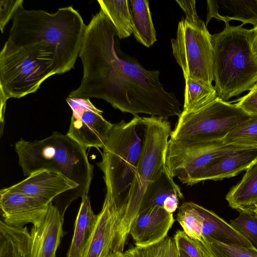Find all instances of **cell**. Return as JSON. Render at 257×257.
Wrapping results in <instances>:
<instances>
[{"instance_id": "cell-33", "label": "cell", "mask_w": 257, "mask_h": 257, "mask_svg": "<svg viewBox=\"0 0 257 257\" xmlns=\"http://www.w3.org/2000/svg\"><path fill=\"white\" fill-rule=\"evenodd\" d=\"M23 0L0 1V29L2 33L9 21L23 6Z\"/></svg>"}, {"instance_id": "cell-19", "label": "cell", "mask_w": 257, "mask_h": 257, "mask_svg": "<svg viewBox=\"0 0 257 257\" xmlns=\"http://www.w3.org/2000/svg\"><path fill=\"white\" fill-rule=\"evenodd\" d=\"M207 26L212 18L225 23L231 20L257 27V0H208Z\"/></svg>"}, {"instance_id": "cell-2", "label": "cell", "mask_w": 257, "mask_h": 257, "mask_svg": "<svg viewBox=\"0 0 257 257\" xmlns=\"http://www.w3.org/2000/svg\"><path fill=\"white\" fill-rule=\"evenodd\" d=\"M86 27L72 6L54 13L22 6L13 18L7 41L52 60L55 74H63L74 67Z\"/></svg>"}, {"instance_id": "cell-18", "label": "cell", "mask_w": 257, "mask_h": 257, "mask_svg": "<svg viewBox=\"0 0 257 257\" xmlns=\"http://www.w3.org/2000/svg\"><path fill=\"white\" fill-rule=\"evenodd\" d=\"M183 198L180 188L175 183L166 166L159 176L148 186L139 213L155 206L163 207L173 213L178 208L179 200Z\"/></svg>"}, {"instance_id": "cell-36", "label": "cell", "mask_w": 257, "mask_h": 257, "mask_svg": "<svg viewBox=\"0 0 257 257\" xmlns=\"http://www.w3.org/2000/svg\"><path fill=\"white\" fill-rule=\"evenodd\" d=\"M250 43L253 56L257 62V27L251 29Z\"/></svg>"}, {"instance_id": "cell-29", "label": "cell", "mask_w": 257, "mask_h": 257, "mask_svg": "<svg viewBox=\"0 0 257 257\" xmlns=\"http://www.w3.org/2000/svg\"><path fill=\"white\" fill-rule=\"evenodd\" d=\"M123 257H179V250L174 238L167 236L151 245L130 248L123 252Z\"/></svg>"}, {"instance_id": "cell-27", "label": "cell", "mask_w": 257, "mask_h": 257, "mask_svg": "<svg viewBox=\"0 0 257 257\" xmlns=\"http://www.w3.org/2000/svg\"><path fill=\"white\" fill-rule=\"evenodd\" d=\"M177 220L188 236L201 241L203 218L198 209V204L192 202L183 203L179 207Z\"/></svg>"}, {"instance_id": "cell-6", "label": "cell", "mask_w": 257, "mask_h": 257, "mask_svg": "<svg viewBox=\"0 0 257 257\" xmlns=\"http://www.w3.org/2000/svg\"><path fill=\"white\" fill-rule=\"evenodd\" d=\"M146 129L141 157L128 193L121 208L112 246V252H123L130 228L140 211L149 184L166 167V153L171 125L167 119L151 116L144 117Z\"/></svg>"}, {"instance_id": "cell-1", "label": "cell", "mask_w": 257, "mask_h": 257, "mask_svg": "<svg viewBox=\"0 0 257 257\" xmlns=\"http://www.w3.org/2000/svg\"><path fill=\"white\" fill-rule=\"evenodd\" d=\"M116 29L103 12L86 25L79 54L83 66L79 86L69 97L101 99L115 109L167 119L179 116L181 104L160 81L159 70H148L134 58L117 51Z\"/></svg>"}, {"instance_id": "cell-13", "label": "cell", "mask_w": 257, "mask_h": 257, "mask_svg": "<svg viewBox=\"0 0 257 257\" xmlns=\"http://www.w3.org/2000/svg\"><path fill=\"white\" fill-rule=\"evenodd\" d=\"M50 202L11 190L8 187L0 191V207L4 222L15 227H24L28 223L38 226L46 215Z\"/></svg>"}, {"instance_id": "cell-5", "label": "cell", "mask_w": 257, "mask_h": 257, "mask_svg": "<svg viewBox=\"0 0 257 257\" xmlns=\"http://www.w3.org/2000/svg\"><path fill=\"white\" fill-rule=\"evenodd\" d=\"M223 30L212 35L214 88L226 101L249 91L257 82V62L250 43L251 29L226 23Z\"/></svg>"}, {"instance_id": "cell-4", "label": "cell", "mask_w": 257, "mask_h": 257, "mask_svg": "<svg viewBox=\"0 0 257 257\" xmlns=\"http://www.w3.org/2000/svg\"><path fill=\"white\" fill-rule=\"evenodd\" d=\"M146 129L144 117L140 116L113 124L102 149L97 165L103 173L105 198L120 211L141 157Z\"/></svg>"}, {"instance_id": "cell-3", "label": "cell", "mask_w": 257, "mask_h": 257, "mask_svg": "<svg viewBox=\"0 0 257 257\" xmlns=\"http://www.w3.org/2000/svg\"><path fill=\"white\" fill-rule=\"evenodd\" d=\"M15 149L24 176L43 169L57 171L78 184L77 198L88 194L93 167L86 150L66 134L54 132L46 138L32 142L21 139Z\"/></svg>"}, {"instance_id": "cell-12", "label": "cell", "mask_w": 257, "mask_h": 257, "mask_svg": "<svg viewBox=\"0 0 257 257\" xmlns=\"http://www.w3.org/2000/svg\"><path fill=\"white\" fill-rule=\"evenodd\" d=\"M78 187V184L62 173L43 169L8 188L48 202H52L64 217L68 206L77 199Z\"/></svg>"}, {"instance_id": "cell-17", "label": "cell", "mask_w": 257, "mask_h": 257, "mask_svg": "<svg viewBox=\"0 0 257 257\" xmlns=\"http://www.w3.org/2000/svg\"><path fill=\"white\" fill-rule=\"evenodd\" d=\"M120 211L105 198L91 235L81 257H107L112 249Z\"/></svg>"}, {"instance_id": "cell-31", "label": "cell", "mask_w": 257, "mask_h": 257, "mask_svg": "<svg viewBox=\"0 0 257 257\" xmlns=\"http://www.w3.org/2000/svg\"><path fill=\"white\" fill-rule=\"evenodd\" d=\"M238 212V216L230 220V225L255 245L257 248V216L254 212Z\"/></svg>"}, {"instance_id": "cell-24", "label": "cell", "mask_w": 257, "mask_h": 257, "mask_svg": "<svg viewBox=\"0 0 257 257\" xmlns=\"http://www.w3.org/2000/svg\"><path fill=\"white\" fill-rule=\"evenodd\" d=\"M128 3L134 36L139 43L150 47L157 39L149 1L128 0Z\"/></svg>"}, {"instance_id": "cell-20", "label": "cell", "mask_w": 257, "mask_h": 257, "mask_svg": "<svg viewBox=\"0 0 257 257\" xmlns=\"http://www.w3.org/2000/svg\"><path fill=\"white\" fill-rule=\"evenodd\" d=\"M203 220L202 239L228 244L253 247L252 243L213 211L198 205ZM202 240V239H201Z\"/></svg>"}, {"instance_id": "cell-22", "label": "cell", "mask_w": 257, "mask_h": 257, "mask_svg": "<svg viewBox=\"0 0 257 257\" xmlns=\"http://www.w3.org/2000/svg\"><path fill=\"white\" fill-rule=\"evenodd\" d=\"M74 224V231L67 257H81L91 235L97 219L88 194L82 198Z\"/></svg>"}, {"instance_id": "cell-14", "label": "cell", "mask_w": 257, "mask_h": 257, "mask_svg": "<svg viewBox=\"0 0 257 257\" xmlns=\"http://www.w3.org/2000/svg\"><path fill=\"white\" fill-rule=\"evenodd\" d=\"M175 221L173 213L155 206L140 212L133 221L129 234L137 246L159 242L166 237Z\"/></svg>"}, {"instance_id": "cell-34", "label": "cell", "mask_w": 257, "mask_h": 257, "mask_svg": "<svg viewBox=\"0 0 257 257\" xmlns=\"http://www.w3.org/2000/svg\"><path fill=\"white\" fill-rule=\"evenodd\" d=\"M235 105L250 116H257V82L249 92L235 100Z\"/></svg>"}, {"instance_id": "cell-30", "label": "cell", "mask_w": 257, "mask_h": 257, "mask_svg": "<svg viewBox=\"0 0 257 257\" xmlns=\"http://www.w3.org/2000/svg\"><path fill=\"white\" fill-rule=\"evenodd\" d=\"M209 257H257V248L225 244L202 238L200 241Z\"/></svg>"}, {"instance_id": "cell-39", "label": "cell", "mask_w": 257, "mask_h": 257, "mask_svg": "<svg viewBox=\"0 0 257 257\" xmlns=\"http://www.w3.org/2000/svg\"><path fill=\"white\" fill-rule=\"evenodd\" d=\"M254 212L255 215L257 216V206H256V208H255V209L254 210Z\"/></svg>"}, {"instance_id": "cell-37", "label": "cell", "mask_w": 257, "mask_h": 257, "mask_svg": "<svg viewBox=\"0 0 257 257\" xmlns=\"http://www.w3.org/2000/svg\"><path fill=\"white\" fill-rule=\"evenodd\" d=\"M107 257H123V252L119 251L112 252Z\"/></svg>"}, {"instance_id": "cell-23", "label": "cell", "mask_w": 257, "mask_h": 257, "mask_svg": "<svg viewBox=\"0 0 257 257\" xmlns=\"http://www.w3.org/2000/svg\"><path fill=\"white\" fill-rule=\"evenodd\" d=\"M30 232L0 221V257H30Z\"/></svg>"}, {"instance_id": "cell-10", "label": "cell", "mask_w": 257, "mask_h": 257, "mask_svg": "<svg viewBox=\"0 0 257 257\" xmlns=\"http://www.w3.org/2000/svg\"><path fill=\"white\" fill-rule=\"evenodd\" d=\"M227 145L222 141L196 143L169 139L166 153V166L172 178L185 182L194 173L221 157L247 149Z\"/></svg>"}, {"instance_id": "cell-9", "label": "cell", "mask_w": 257, "mask_h": 257, "mask_svg": "<svg viewBox=\"0 0 257 257\" xmlns=\"http://www.w3.org/2000/svg\"><path fill=\"white\" fill-rule=\"evenodd\" d=\"M171 41L173 56L184 78L213 86L212 35L204 22L200 19L190 22L183 17L178 25L176 37Z\"/></svg>"}, {"instance_id": "cell-16", "label": "cell", "mask_w": 257, "mask_h": 257, "mask_svg": "<svg viewBox=\"0 0 257 257\" xmlns=\"http://www.w3.org/2000/svg\"><path fill=\"white\" fill-rule=\"evenodd\" d=\"M64 217L52 202L43 221L30 232V257H56L64 235Z\"/></svg>"}, {"instance_id": "cell-38", "label": "cell", "mask_w": 257, "mask_h": 257, "mask_svg": "<svg viewBox=\"0 0 257 257\" xmlns=\"http://www.w3.org/2000/svg\"><path fill=\"white\" fill-rule=\"evenodd\" d=\"M179 250V257H190L185 252L182 250L178 249Z\"/></svg>"}, {"instance_id": "cell-8", "label": "cell", "mask_w": 257, "mask_h": 257, "mask_svg": "<svg viewBox=\"0 0 257 257\" xmlns=\"http://www.w3.org/2000/svg\"><path fill=\"white\" fill-rule=\"evenodd\" d=\"M250 116L235 104L218 97L202 107L182 111L170 139L196 143L222 141Z\"/></svg>"}, {"instance_id": "cell-7", "label": "cell", "mask_w": 257, "mask_h": 257, "mask_svg": "<svg viewBox=\"0 0 257 257\" xmlns=\"http://www.w3.org/2000/svg\"><path fill=\"white\" fill-rule=\"evenodd\" d=\"M55 74L52 60L6 42L0 52L1 108L7 100L35 92Z\"/></svg>"}, {"instance_id": "cell-26", "label": "cell", "mask_w": 257, "mask_h": 257, "mask_svg": "<svg viewBox=\"0 0 257 257\" xmlns=\"http://www.w3.org/2000/svg\"><path fill=\"white\" fill-rule=\"evenodd\" d=\"M184 91L183 111H188L205 106L217 97L213 86L192 78H186Z\"/></svg>"}, {"instance_id": "cell-28", "label": "cell", "mask_w": 257, "mask_h": 257, "mask_svg": "<svg viewBox=\"0 0 257 257\" xmlns=\"http://www.w3.org/2000/svg\"><path fill=\"white\" fill-rule=\"evenodd\" d=\"M227 145L257 149V116H251L230 132L222 140Z\"/></svg>"}, {"instance_id": "cell-15", "label": "cell", "mask_w": 257, "mask_h": 257, "mask_svg": "<svg viewBox=\"0 0 257 257\" xmlns=\"http://www.w3.org/2000/svg\"><path fill=\"white\" fill-rule=\"evenodd\" d=\"M256 162L257 149L238 150L214 161L194 173L184 184L191 186L206 180H220L234 177Z\"/></svg>"}, {"instance_id": "cell-21", "label": "cell", "mask_w": 257, "mask_h": 257, "mask_svg": "<svg viewBox=\"0 0 257 257\" xmlns=\"http://www.w3.org/2000/svg\"><path fill=\"white\" fill-rule=\"evenodd\" d=\"M225 199L234 209L254 212L257 206V162L246 170L242 179L230 189Z\"/></svg>"}, {"instance_id": "cell-32", "label": "cell", "mask_w": 257, "mask_h": 257, "mask_svg": "<svg viewBox=\"0 0 257 257\" xmlns=\"http://www.w3.org/2000/svg\"><path fill=\"white\" fill-rule=\"evenodd\" d=\"M173 238L178 249L190 257H209L201 242L191 238L183 230H177Z\"/></svg>"}, {"instance_id": "cell-25", "label": "cell", "mask_w": 257, "mask_h": 257, "mask_svg": "<svg viewBox=\"0 0 257 257\" xmlns=\"http://www.w3.org/2000/svg\"><path fill=\"white\" fill-rule=\"evenodd\" d=\"M100 10L115 27L119 39L129 37L132 33L128 0H98Z\"/></svg>"}, {"instance_id": "cell-35", "label": "cell", "mask_w": 257, "mask_h": 257, "mask_svg": "<svg viewBox=\"0 0 257 257\" xmlns=\"http://www.w3.org/2000/svg\"><path fill=\"white\" fill-rule=\"evenodd\" d=\"M185 13V19L188 22H193L200 19L196 10V1H176Z\"/></svg>"}, {"instance_id": "cell-11", "label": "cell", "mask_w": 257, "mask_h": 257, "mask_svg": "<svg viewBox=\"0 0 257 257\" xmlns=\"http://www.w3.org/2000/svg\"><path fill=\"white\" fill-rule=\"evenodd\" d=\"M66 100L72 112L66 135L85 150L102 149L113 124L103 117L102 111L89 99L68 97Z\"/></svg>"}]
</instances>
